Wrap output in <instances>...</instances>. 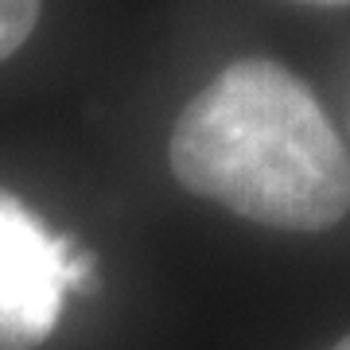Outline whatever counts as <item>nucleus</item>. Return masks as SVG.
Here are the masks:
<instances>
[{"label": "nucleus", "instance_id": "obj_1", "mask_svg": "<svg viewBox=\"0 0 350 350\" xmlns=\"http://www.w3.org/2000/svg\"><path fill=\"white\" fill-rule=\"evenodd\" d=\"M175 179L276 230H327L350 211V160L300 78L269 59L226 66L183 105L167 144Z\"/></svg>", "mask_w": 350, "mask_h": 350}, {"label": "nucleus", "instance_id": "obj_2", "mask_svg": "<svg viewBox=\"0 0 350 350\" xmlns=\"http://www.w3.org/2000/svg\"><path fill=\"white\" fill-rule=\"evenodd\" d=\"M55 238L12 191L0 187V350H31L63 315V257Z\"/></svg>", "mask_w": 350, "mask_h": 350}, {"label": "nucleus", "instance_id": "obj_3", "mask_svg": "<svg viewBox=\"0 0 350 350\" xmlns=\"http://www.w3.org/2000/svg\"><path fill=\"white\" fill-rule=\"evenodd\" d=\"M39 20V0H0V63L12 55Z\"/></svg>", "mask_w": 350, "mask_h": 350}, {"label": "nucleus", "instance_id": "obj_4", "mask_svg": "<svg viewBox=\"0 0 350 350\" xmlns=\"http://www.w3.org/2000/svg\"><path fill=\"white\" fill-rule=\"evenodd\" d=\"M296 4H315V8H342L350 0H296Z\"/></svg>", "mask_w": 350, "mask_h": 350}, {"label": "nucleus", "instance_id": "obj_5", "mask_svg": "<svg viewBox=\"0 0 350 350\" xmlns=\"http://www.w3.org/2000/svg\"><path fill=\"white\" fill-rule=\"evenodd\" d=\"M335 350H350V335H347V338H342V342H338V347H335Z\"/></svg>", "mask_w": 350, "mask_h": 350}]
</instances>
